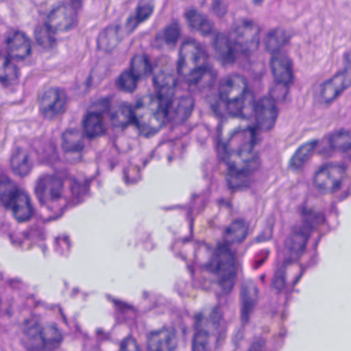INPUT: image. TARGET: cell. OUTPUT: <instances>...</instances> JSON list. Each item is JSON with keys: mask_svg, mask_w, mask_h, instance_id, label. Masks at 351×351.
Instances as JSON below:
<instances>
[{"mask_svg": "<svg viewBox=\"0 0 351 351\" xmlns=\"http://www.w3.org/2000/svg\"><path fill=\"white\" fill-rule=\"evenodd\" d=\"M287 42V32L282 28L271 30L265 40L267 51L270 53H278Z\"/></svg>", "mask_w": 351, "mask_h": 351, "instance_id": "obj_33", "label": "cell"}, {"mask_svg": "<svg viewBox=\"0 0 351 351\" xmlns=\"http://www.w3.org/2000/svg\"><path fill=\"white\" fill-rule=\"evenodd\" d=\"M67 106V96L59 88L47 90L40 99L42 114L48 119H56L64 112Z\"/></svg>", "mask_w": 351, "mask_h": 351, "instance_id": "obj_10", "label": "cell"}, {"mask_svg": "<svg viewBox=\"0 0 351 351\" xmlns=\"http://www.w3.org/2000/svg\"><path fill=\"white\" fill-rule=\"evenodd\" d=\"M219 137L230 170L247 174L256 170L260 160L254 151L256 134L250 119L230 114L219 126Z\"/></svg>", "mask_w": 351, "mask_h": 351, "instance_id": "obj_1", "label": "cell"}, {"mask_svg": "<svg viewBox=\"0 0 351 351\" xmlns=\"http://www.w3.org/2000/svg\"><path fill=\"white\" fill-rule=\"evenodd\" d=\"M152 73H153L154 84L157 89V95L161 98L168 110V106L173 99L176 84H178L173 63L167 57L158 59L155 66L152 69Z\"/></svg>", "mask_w": 351, "mask_h": 351, "instance_id": "obj_6", "label": "cell"}, {"mask_svg": "<svg viewBox=\"0 0 351 351\" xmlns=\"http://www.w3.org/2000/svg\"><path fill=\"white\" fill-rule=\"evenodd\" d=\"M12 168L17 176H26L32 168V161L30 156L23 149H17L12 157Z\"/></svg>", "mask_w": 351, "mask_h": 351, "instance_id": "obj_32", "label": "cell"}, {"mask_svg": "<svg viewBox=\"0 0 351 351\" xmlns=\"http://www.w3.org/2000/svg\"><path fill=\"white\" fill-rule=\"evenodd\" d=\"M263 1H264V0H254V3H256V5H261Z\"/></svg>", "mask_w": 351, "mask_h": 351, "instance_id": "obj_43", "label": "cell"}, {"mask_svg": "<svg viewBox=\"0 0 351 351\" xmlns=\"http://www.w3.org/2000/svg\"><path fill=\"white\" fill-rule=\"evenodd\" d=\"M186 20L190 27L200 34L201 36H208L213 34V23L206 16L203 15L198 10H188L186 12Z\"/></svg>", "mask_w": 351, "mask_h": 351, "instance_id": "obj_22", "label": "cell"}, {"mask_svg": "<svg viewBox=\"0 0 351 351\" xmlns=\"http://www.w3.org/2000/svg\"><path fill=\"white\" fill-rule=\"evenodd\" d=\"M167 121V106L158 95L143 96L133 108V122L143 136L157 134Z\"/></svg>", "mask_w": 351, "mask_h": 351, "instance_id": "obj_2", "label": "cell"}, {"mask_svg": "<svg viewBox=\"0 0 351 351\" xmlns=\"http://www.w3.org/2000/svg\"><path fill=\"white\" fill-rule=\"evenodd\" d=\"M40 345L42 347H50L55 348L62 342V332L54 324L40 326Z\"/></svg>", "mask_w": 351, "mask_h": 351, "instance_id": "obj_28", "label": "cell"}, {"mask_svg": "<svg viewBox=\"0 0 351 351\" xmlns=\"http://www.w3.org/2000/svg\"><path fill=\"white\" fill-rule=\"evenodd\" d=\"M307 232L304 230H295V232L289 235L287 238V243H285V252H287V256L291 262H295L298 258H301L307 246L308 242Z\"/></svg>", "mask_w": 351, "mask_h": 351, "instance_id": "obj_20", "label": "cell"}, {"mask_svg": "<svg viewBox=\"0 0 351 351\" xmlns=\"http://www.w3.org/2000/svg\"><path fill=\"white\" fill-rule=\"evenodd\" d=\"M8 207L11 209L14 217L18 221H27L34 217V207L27 194L21 190L16 191L10 200Z\"/></svg>", "mask_w": 351, "mask_h": 351, "instance_id": "obj_18", "label": "cell"}, {"mask_svg": "<svg viewBox=\"0 0 351 351\" xmlns=\"http://www.w3.org/2000/svg\"><path fill=\"white\" fill-rule=\"evenodd\" d=\"M221 312L217 309L205 310L197 317L196 332L193 339V349L210 350L221 326Z\"/></svg>", "mask_w": 351, "mask_h": 351, "instance_id": "obj_5", "label": "cell"}, {"mask_svg": "<svg viewBox=\"0 0 351 351\" xmlns=\"http://www.w3.org/2000/svg\"><path fill=\"white\" fill-rule=\"evenodd\" d=\"M110 120L114 128H126L133 123V108L126 104H119L112 112Z\"/></svg>", "mask_w": 351, "mask_h": 351, "instance_id": "obj_29", "label": "cell"}, {"mask_svg": "<svg viewBox=\"0 0 351 351\" xmlns=\"http://www.w3.org/2000/svg\"><path fill=\"white\" fill-rule=\"evenodd\" d=\"M350 85V73L348 69L339 73L338 75L328 80L322 88V99L326 104L336 100Z\"/></svg>", "mask_w": 351, "mask_h": 351, "instance_id": "obj_15", "label": "cell"}, {"mask_svg": "<svg viewBox=\"0 0 351 351\" xmlns=\"http://www.w3.org/2000/svg\"><path fill=\"white\" fill-rule=\"evenodd\" d=\"M154 7L152 3H143V5H139L137 9L136 13L133 16L132 19L130 21V27L135 28L139 25V24L145 22V20L149 19L153 14Z\"/></svg>", "mask_w": 351, "mask_h": 351, "instance_id": "obj_38", "label": "cell"}, {"mask_svg": "<svg viewBox=\"0 0 351 351\" xmlns=\"http://www.w3.org/2000/svg\"><path fill=\"white\" fill-rule=\"evenodd\" d=\"M194 104V99L191 96H182L178 99L171 100L168 106V121L174 125L184 124L192 114Z\"/></svg>", "mask_w": 351, "mask_h": 351, "instance_id": "obj_16", "label": "cell"}, {"mask_svg": "<svg viewBox=\"0 0 351 351\" xmlns=\"http://www.w3.org/2000/svg\"><path fill=\"white\" fill-rule=\"evenodd\" d=\"M147 349L154 351H172L178 348V339L176 330L163 328L154 330L147 337Z\"/></svg>", "mask_w": 351, "mask_h": 351, "instance_id": "obj_12", "label": "cell"}, {"mask_svg": "<svg viewBox=\"0 0 351 351\" xmlns=\"http://www.w3.org/2000/svg\"><path fill=\"white\" fill-rule=\"evenodd\" d=\"M84 136L77 129L65 131L62 136V147L66 155H80L84 149Z\"/></svg>", "mask_w": 351, "mask_h": 351, "instance_id": "obj_24", "label": "cell"}, {"mask_svg": "<svg viewBox=\"0 0 351 351\" xmlns=\"http://www.w3.org/2000/svg\"><path fill=\"white\" fill-rule=\"evenodd\" d=\"M261 29L254 22L243 20L238 22L232 30V43L241 52L252 54L260 46Z\"/></svg>", "mask_w": 351, "mask_h": 351, "instance_id": "obj_8", "label": "cell"}, {"mask_svg": "<svg viewBox=\"0 0 351 351\" xmlns=\"http://www.w3.org/2000/svg\"><path fill=\"white\" fill-rule=\"evenodd\" d=\"M121 28L118 26H112V27L106 28L104 32L99 36V40H98V47L101 50L108 51L114 50L119 43L121 42Z\"/></svg>", "mask_w": 351, "mask_h": 351, "instance_id": "obj_31", "label": "cell"}, {"mask_svg": "<svg viewBox=\"0 0 351 351\" xmlns=\"http://www.w3.org/2000/svg\"><path fill=\"white\" fill-rule=\"evenodd\" d=\"M180 36V28L178 23H172L164 32V40L169 46H174Z\"/></svg>", "mask_w": 351, "mask_h": 351, "instance_id": "obj_41", "label": "cell"}, {"mask_svg": "<svg viewBox=\"0 0 351 351\" xmlns=\"http://www.w3.org/2000/svg\"><path fill=\"white\" fill-rule=\"evenodd\" d=\"M248 178H250V174L229 169V174L227 176V182L230 188L232 189L245 188L246 186H248V182H250Z\"/></svg>", "mask_w": 351, "mask_h": 351, "instance_id": "obj_39", "label": "cell"}, {"mask_svg": "<svg viewBox=\"0 0 351 351\" xmlns=\"http://www.w3.org/2000/svg\"><path fill=\"white\" fill-rule=\"evenodd\" d=\"M330 147L339 152H348L351 147L350 132L341 130L334 133L330 139Z\"/></svg>", "mask_w": 351, "mask_h": 351, "instance_id": "obj_35", "label": "cell"}, {"mask_svg": "<svg viewBox=\"0 0 351 351\" xmlns=\"http://www.w3.org/2000/svg\"><path fill=\"white\" fill-rule=\"evenodd\" d=\"M137 82H138V79H137L130 71H124V73L119 77L117 85H118V87L120 88V90H122L123 92L132 93V92L136 90Z\"/></svg>", "mask_w": 351, "mask_h": 351, "instance_id": "obj_36", "label": "cell"}, {"mask_svg": "<svg viewBox=\"0 0 351 351\" xmlns=\"http://www.w3.org/2000/svg\"><path fill=\"white\" fill-rule=\"evenodd\" d=\"M55 32H53L48 26H40L36 29V38L40 46L44 48H51L55 44Z\"/></svg>", "mask_w": 351, "mask_h": 351, "instance_id": "obj_37", "label": "cell"}, {"mask_svg": "<svg viewBox=\"0 0 351 351\" xmlns=\"http://www.w3.org/2000/svg\"><path fill=\"white\" fill-rule=\"evenodd\" d=\"M208 69V59L202 47L195 40H186L180 47L178 73L189 83L200 82Z\"/></svg>", "mask_w": 351, "mask_h": 351, "instance_id": "obj_3", "label": "cell"}, {"mask_svg": "<svg viewBox=\"0 0 351 351\" xmlns=\"http://www.w3.org/2000/svg\"><path fill=\"white\" fill-rule=\"evenodd\" d=\"M18 69L13 60L0 54V83L11 85L18 81Z\"/></svg>", "mask_w": 351, "mask_h": 351, "instance_id": "obj_30", "label": "cell"}, {"mask_svg": "<svg viewBox=\"0 0 351 351\" xmlns=\"http://www.w3.org/2000/svg\"><path fill=\"white\" fill-rule=\"evenodd\" d=\"M211 275L223 293H229L237 275L235 254L228 246L221 245L213 252L210 264Z\"/></svg>", "mask_w": 351, "mask_h": 351, "instance_id": "obj_4", "label": "cell"}, {"mask_svg": "<svg viewBox=\"0 0 351 351\" xmlns=\"http://www.w3.org/2000/svg\"><path fill=\"white\" fill-rule=\"evenodd\" d=\"M345 176L346 168L342 164H326L314 174L313 184L316 190L322 194H332L340 190Z\"/></svg>", "mask_w": 351, "mask_h": 351, "instance_id": "obj_7", "label": "cell"}, {"mask_svg": "<svg viewBox=\"0 0 351 351\" xmlns=\"http://www.w3.org/2000/svg\"><path fill=\"white\" fill-rule=\"evenodd\" d=\"M106 124L101 114L92 112L84 120V132L89 138H97L106 133Z\"/></svg>", "mask_w": 351, "mask_h": 351, "instance_id": "obj_25", "label": "cell"}, {"mask_svg": "<svg viewBox=\"0 0 351 351\" xmlns=\"http://www.w3.org/2000/svg\"><path fill=\"white\" fill-rule=\"evenodd\" d=\"M75 20L73 9L69 5H60L49 13L46 25L53 32H64L73 27Z\"/></svg>", "mask_w": 351, "mask_h": 351, "instance_id": "obj_13", "label": "cell"}, {"mask_svg": "<svg viewBox=\"0 0 351 351\" xmlns=\"http://www.w3.org/2000/svg\"><path fill=\"white\" fill-rule=\"evenodd\" d=\"M121 349H123V350H139L141 347L134 339L129 337L126 340L123 341L122 344H121Z\"/></svg>", "mask_w": 351, "mask_h": 351, "instance_id": "obj_42", "label": "cell"}, {"mask_svg": "<svg viewBox=\"0 0 351 351\" xmlns=\"http://www.w3.org/2000/svg\"><path fill=\"white\" fill-rule=\"evenodd\" d=\"M152 69L153 67L145 55L138 54L133 57L130 71L137 79H145L149 77L152 73Z\"/></svg>", "mask_w": 351, "mask_h": 351, "instance_id": "obj_34", "label": "cell"}, {"mask_svg": "<svg viewBox=\"0 0 351 351\" xmlns=\"http://www.w3.org/2000/svg\"><path fill=\"white\" fill-rule=\"evenodd\" d=\"M316 147H317V141H309V143L300 147L293 154L291 162H289L291 169L299 171L301 168H303L311 157L312 154L315 151Z\"/></svg>", "mask_w": 351, "mask_h": 351, "instance_id": "obj_26", "label": "cell"}, {"mask_svg": "<svg viewBox=\"0 0 351 351\" xmlns=\"http://www.w3.org/2000/svg\"><path fill=\"white\" fill-rule=\"evenodd\" d=\"M258 301V289L256 283L246 281L241 287V311L243 319H248Z\"/></svg>", "mask_w": 351, "mask_h": 351, "instance_id": "obj_23", "label": "cell"}, {"mask_svg": "<svg viewBox=\"0 0 351 351\" xmlns=\"http://www.w3.org/2000/svg\"><path fill=\"white\" fill-rule=\"evenodd\" d=\"M248 92L250 90L245 77L239 75H232L221 82L219 95L223 104L234 106L241 101Z\"/></svg>", "mask_w": 351, "mask_h": 351, "instance_id": "obj_9", "label": "cell"}, {"mask_svg": "<svg viewBox=\"0 0 351 351\" xmlns=\"http://www.w3.org/2000/svg\"><path fill=\"white\" fill-rule=\"evenodd\" d=\"M215 56L223 64L230 65L235 61L233 44L225 34H217L213 40Z\"/></svg>", "mask_w": 351, "mask_h": 351, "instance_id": "obj_21", "label": "cell"}, {"mask_svg": "<svg viewBox=\"0 0 351 351\" xmlns=\"http://www.w3.org/2000/svg\"><path fill=\"white\" fill-rule=\"evenodd\" d=\"M248 225L244 219H236L230 223L226 230L225 238L228 243L239 244L246 239L248 235Z\"/></svg>", "mask_w": 351, "mask_h": 351, "instance_id": "obj_27", "label": "cell"}, {"mask_svg": "<svg viewBox=\"0 0 351 351\" xmlns=\"http://www.w3.org/2000/svg\"><path fill=\"white\" fill-rule=\"evenodd\" d=\"M63 182L56 176H45L38 182L36 194L40 202L51 204L57 202L62 196Z\"/></svg>", "mask_w": 351, "mask_h": 351, "instance_id": "obj_14", "label": "cell"}, {"mask_svg": "<svg viewBox=\"0 0 351 351\" xmlns=\"http://www.w3.org/2000/svg\"><path fill=\"white\" fill-rule=\"evenodd\" d=\"M17 190L18 189L16 188L13 182L7 180V178H1L0 180V201H1V203L8 206L10 200Z\"/></svg>", "mask_w": 351, "mask_h": 351, "instance_id": "obj_40", "label": "cell"}, {"mask_svg": "<svg viewBox=\"0 0 351 351\" xmlns=\"http://www.w3.org/2000/svg\"><path fill=\"white\" fill-rule=\"evenodd\" d=\"M7 48L12 58L24 60L32 54V40L23 32H14L8 40Z\"/></svg>", "mask_w": 351, "mask_h": 351, "instance_id": "obj_19", "label": "cell"}, {"mask_svg": "<svg viewBox=\"0 0 351 351\" xmlns=\"http://www.w3.org/2000/svg\"><path fill=\"white\" fill-rule=\"evenodd\" d=\"M254 112L258 129L264 132L272 130L278 117V108L274 99L268 96L263 97L254 108Z\"/></svg>", "mask_w": 351, "mask_h": 351, "instance_id": "obj_11", "label": "cell"}, {"mask_svg": "<svg viewBox=\"0 0 351 351\" xmlns=\"http://www.w3.org/2000/svg\"><path fill=\"white\" fill-rule=\"evenodd\" d=\"M271 71L275 82L279 85L289 86L293 81L291 61L282 53H275L271 60Z\"/></svg>", "mask_w": 351, "mask_h": 351, "instance_id": "obj_17", "label": "cell"}]
</instances>
